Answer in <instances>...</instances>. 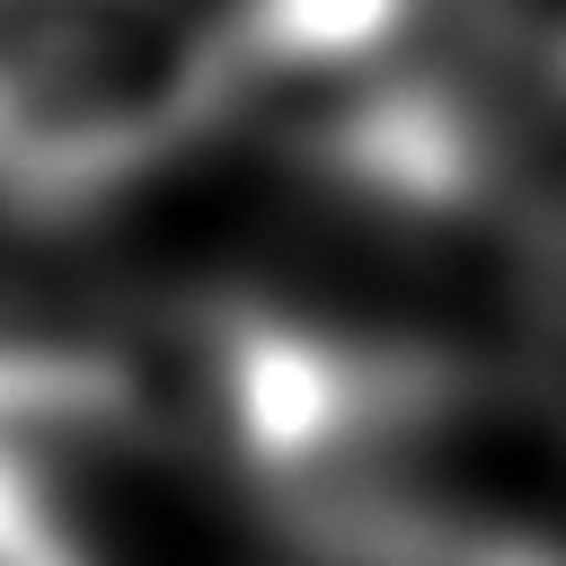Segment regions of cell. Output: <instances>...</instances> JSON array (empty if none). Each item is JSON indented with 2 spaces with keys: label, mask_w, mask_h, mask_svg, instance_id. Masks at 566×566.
I'll use <instances>...</instances> for the list:
<instances>
[{
  "label": "cell",
  "mask_w": 566,
  "mask_h": 566,
  "mask_svg": "<svg viewBox=\"0 0 566 566\" xmlns=\"http://www.w3.org/2000/svg\"><path fill=\"white\" fill-rule=\"evenodd\" d=\"M310 566H566L539 539H495V531H451L416 504L345 522V531H310Z\"/></svg>",
  "instance_id": "cell-3"
},
{
  "label": "cell",
  "mask_w": 566,
  "mask_h": 566,
  "mask_svg": "<svg viewBox=\"0 0 566 566\" xmlns=\"http://www.w3.org/2000/svg\"><path fill=\"white\" fill-rule=\"evenodd\" d=\"M212 115L221 53L177 0H0V203L80 212Z\"/></svg>",
  "instance_id": "cell-1"
},
{
  "label": "cell",
  "mask_w": 566,
  "mask_h": 566,
  "mask_svg": "<svg viewBox=\"0 0 566 566\" xmlns=\"http://www.w3.org/2000/svg\"><path fill=\"white\" fill-rule=\"evenodd\" d=\"M416 27L424 0H239L230 27H212L221 106L274 88L301 106V133H318L398 71H416Z\"/></svg>",
  "instance_id": "cell-2"
},
{
  "label": "cell",
  "mask_w": 566,
  "mask_h": 566,
  "mask_svg": "<svg viewBox=\"0 0 566 566\" xmlns=\"http://www.w3.org/2000/svg\"><path fill=\"white\" fill-rule=\"evenodd\" d=\"M0 566H88L71 504H53V495L0 478Z\"/></svg>",
  "instance_id": "cell-4"
}]
</instances>
